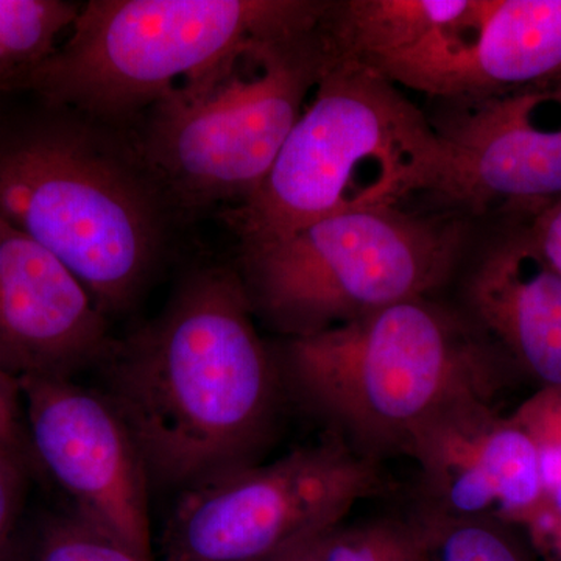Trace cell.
I'll list each match as a JSON object with an SVG mask.
<instances>
[{"label": "cell", "instance_id": "obj_1", "mask_svg": "<svg viewBox=\"0 0 561 561\" xmlns=\"http://www.w3.org/2000/svg\"><path fill=\"white\" fill-rule=\"evenodd\" d=\"M238 271L191 273L160 316L114 341L105 390L150 481L179 491L260 463L287 397Z\"/></svg>", "mask_w": 561, "mask_h": 561}, {"label": "cell", "instance_id": "obj_2", "mask_svg": "<svg viewBox=\"0 0 561 561\" xmlns=\"http://www.w3.org/2000/svg\"><path fill=\"white\" fill-rule=\"evenodd\" d=\"M0 138V217L49 250L110 317L130 309L173 209L135 139L66 110Z\"/></svg>", "mask_w": 561, "mask_h": 561}, {"label": "cell", "instance_id": "obj_3", "mask_svg": "<svg viewBox=\"0 0 561 561\" xmlns=\"http://www.w3.org/2000/svg\"><path fill=\"white\" fill-rule=\"evenodd\" d=\"M284 389L360 456H408L459 405L489 401L493 354L470 317L431 297L276 346Z\"/></svg>", "mask_w": 561, "mask_h": 561}, {"label": "cell", "instance_id": "obj_4", "mask_svg": "<svg viewBox=\"0 0 561 561\" xmlns=\"http://www.w3.org/2000/svg\"><path fill=\"white\" fill-rule=\"evenodd\" d=\"M449 168L442 133L397 84L330 54L267 176L224 219L242 253L265 249L330 217L442 194Z\"/></svg>", "mask_w": 561, "mask_h": 561}, {"label": "cell", "instance_id": "obj_5", "mask_svg": "<svg viewBox=\"0 0 561 561\" xmlns=\"http://www.w3.org/2000/svg\"><path fill=\"white\" fill-rule=\"evenodd\" d=\"M305 0H91L57 50L10 84L47 108L124 130L173 88L251 41L319 24Z\"/></svg>", "mask_w": 561, "mask_h": 561}, {"label": "cell", "instance_id": "obj_6", "mask_svg": "<svg viewBox=\"0 0 561 561\" xmlns=\"http://www.w3.org/2000/svg\"><path fill=\"white\" fill-rule=\"evenodd\" d=\"M321 24L251 41L144 114L133 139L173 213L257 190L327 66Z\"/></svg>", "mask_w": 561, "mask_h": 561}, {"label": "cell", "instance_id": "obj_7", "mask_svg": "<svg viewBox=\"0 0 561 561\" xmlns=\"http://www.w3.org/2000/svg\"><path fill=\"white\" fill-rule=\"evenodd\" d=\"M463 236L459 220L398 206L360 210L243 251L238 273L256 319L283 339L306 337L431 297L451 275Z\"/></svg>", "mask_w": 561, "mask_h": 561}, {"label": "cell", "instance_id": "obj_8", "mask_svg": "<svg viewBox=\"0 0 561 561\" xmlns=\"http://www.w3.org/2000/svg\"><path fill=\"white\" fill-rule=\"evenodd\" d=\"M381 461L334 435L278 460L225 472L180 491L165 519L162 561H262L341 526L387 490Z\"/></svg>", "mask_w": 561, "mask_h": 561}, {"label": "cell", "instance_id": "obj_9", "mask_svg": "<svg viewBox=\"0 0 561 561\" xmlns=\"http://www.w3.org/2000/svg\"><path fill=\"white\" fill-rule=\"evenodd\" d=\"M20 393L28 451L70 513L151 553L149 472L116 405L69 378L21 379Z\"/></svg>", "mask_w": 561, "mask_h": 561}, {"label": "cell", "instance_id": "obj_10", "mask_svg": "<svg viewBox=\"0 0 561 561\" xmlns=\"http://www.w3.org/2000/svg\"><path fill=\"white\" fill-rule=\"evenodd\" d=\"M438 130L451 151L442 194L482 210L561 198V77L470 99Z\"/></svg>", "mask_w": 561, "mask_h": 561}, {"label": "cell", "instance_id": "obj_11", "mask_svg": "<svg viewBox=\"0 0 561 561\" xmlns=\"http://www.w3.org/2000/svg\"><path fill=\"white\" fill-rule=\"evenodd\" d=\"M114 341L108 317L69 268L0 217V370L69 378L102 365Z\"/></svg>", "mask_w": 561, "mask_h": 561}, {"label": "cell", "instance_id": "obj_12", "mask_svg": "<svg viewBox=\"0 0 561 561\" xmlns=\"http://www.w3.org/2000/svg\"><path fill=\"white\" fill-rule=\"evenodd\" d=\"M419 467L413 515L434 519H496L540 496L541 453L526 432L494 419L489 401L459 405L413 438Z\"/></svg>", "mask_w": 561, "mask_h": 561}, {"label": "cell", "instance_id": "obj_13", "mask_svg": "<svg viewBox=\"0 0 561 561\" xmlns=\"http://www.w3.org/2000/svg\"><path fill=\"white\" fill-rule=\"evenodd\" d=\"M561 77V0H476L426 94L489 98Z\"/></svg>", "mask_w": 561, "mask_h": 561}, {"label": "cell", "instance_id": "obj_14", "mask_svg": "<svg viewBox=\"0 0 561 561\" xmlns=\"http://www.w3.org/2000/svg\"><path fill=\"white\" fill-rule=\"evenodd\" d=\"M465 298L479 330L504 342L542 382L561 387V276L527 232L482 257Z\"/></svg>", "mask_w": 561, "mask_h": 561}, {"label": "cell", "instance_id": "obj_15", "mask_svg": "<svg viewBox=\"0 0 561 561\" xmlns=\"http://www.w3.org/2000/svg\"><path fill=\"white\" fill-rule=\"evenodd\" d=\"M65 0H0V88L49 58L80 11Z\"/></svg>", "mask_w": 561, "mask_h": 561}, {"label": "cell", "instance_id": "obj_16", "mask_svg": "<svg viewBox=\"0 0 561 561\" xmlns=\"http://www.w3.org/2000/svg\"><path fill=\"white\" fill-rule=\"evenodd\" d=\"M412 519L426 561H527L497 519Z\"/></svg>", "mask_w": 561, "mask_h": 561}, {"label": "cell", "instance_id": "obj_17", "mask_svg": "<svg viewBox=\"0 0 561 561\" xmlns=\"http://www.w3.org/2000/svg\"><path fill=\"white\" fill-rule=\"evenodd\" d=\"M323 561H426V556L412 518H375L332 529L324 540Z\"/></svg>", "mask_w": 561, "mask_h": 561}, {"label": "cell", "instance_id": "obj_18", "mask_svg": "<svg viewBox=\"0 0 561 561\" xmlns=\"http://www.w3.org/2000/svg\"><path fill=\"white\" fill-rule=\"evenodd\" d=\"M27 561H154L153 553L140 551L130 542L73 513L46 524L33 542Z\"/></svg>", "mask_w": 561, "mask_h": 561}, {"label": "cell", "instance_id": "obj_19", "mask_svg": "<svg viewBox=\"0 0 561 561\" xmlns=\"http://www.w3.org/2000/svg\"><path fill=\"white\" fill-rule=\"evenodd\" d=\"M27 451L25 435H0V561L5 559L20 515L27 474Z\"/></svg>", "mask_w": 561, "mask_h": 561}, {"label": "cell", "instance_id": "obj_20", "mask_svg": "<svg viewBox=\"0 0 561 561\" xmlns=\"http://www.w3.org/2000/svg\"><path fill=\"white\" fill-rule=\"evenodd\" d=\"M527 234L535 249L561 276V198L538 209Z\"/></svg>", "mask_w": 561, "mask_h": 561}, {"label": "cell", "instance_id": "obj_21", "mask_svg": "<svg viewBox=\"0 0 561 561\" xmlns=\"http://www.w3.org/2000/svg\"><path fill=\"white\" fill-rule=\"evenodd\" d=\"M21 420L20 382L0 370V435H25Z\"/></svg>", "mask_w": 561, "mask_h": 561}, {"label": "cell", "instance_id": "obj_22", "mask_svg": "<svg viewBox=\"0 0 561 561\" xmlns=\"http://www.w3.org/2000/svg\"><path fill=\"white\" fill-rule=\"evenodd\" d=\"M331 530L295 541L294 545L280 549L279 552L262 561H323L324 540Z\"/></svg>", "mask_w": 561, "mask_h": 561}, {"label": "cell", "instance_id": "obj_23", "mask_svg": "<svg viewBox=\"0 0 561 561\" xmlns=\"http://www.w3.org/2000/svg\"><path fill=\"white\" fill-rule=\"evenodd\" d=\"M556 500H557V504H559V507L561 511V483L559 486H557Z\"/></svg>", "mask_w": 561, "mask_h": 561}, {"label": "cell", "instance_id": "obj_24", "mask_svg": "<svg viewBox=\"0 0 561 561\" xmlns=\"http://www.w3.org/2000/svg\"><path fill=\"white\" fill-rule=\"evenodd\" d=\"M0 94H3V90H2V88H0Z\"/></svg>", "mask_w": 561, "mask_h": 561}]
</instances>
